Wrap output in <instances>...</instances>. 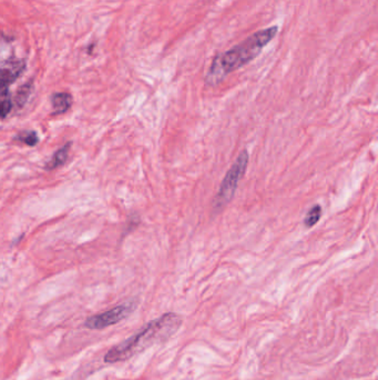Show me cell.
Here are the masks:
<instances>
[{
    "label": "cell",
    "mask_w": 378,
    "mask_h": 380,
    "mask_svg": "<svg viewBox=\"0 0 378 380\" xmlns=\"http://www.w3.org/2000/svg\"><path fill=\"white\" fill-rule=\"evenodd\" d=\"M182 325V317L175 312H167L158 319L150 321L143 330L127 341L111 348L105 357L106 363H113L128 361L139 352H143L155 343L169 341Z\"/></svg>",
    "instance_id": "1"
},
{
    "label": "cell",
    "mask_w": 378,
    "mask_h": 380,
    "mask_svg": "<svg viewBox=\"0 0 378 380\" xmlns=\"http://www.w3.org/2000/svg\"><path fill=\"white\" fill-rule=\"evenodd\" d=\"M277 26L263 29L251 35L244 41L226 51L224 54L219 55L212 64L209 74L206 77V83L212 86L217 85L228 75L251 63L252 60L255 59L261 54L263 48L277 36Z\"/></svg>",
    "instance_id": "2"
},
{
    "label": "cell",
    "mask_w": 378,
    "mask_h": 380,
    "mask_svg": "<svg viewBox=\"0 0 378 380\" xmlns=\"http://www.w3.org/2000/svg\"><path fill=\"white\" fill-rule=\"evenodd\" d=\"M248 166V151H243L237 157L233 166L226 173L223 180H222V184H221L217 196H215V202H213L215 210L219 211V210L223 209L226 205L231 202L233 197H235L239 182H240L243 176L246 175Z\"/></svg>",
    "instance_id": "3"
},
{
    "label": "cell",
    "mask_w": 378,
    "mask_h": 380,
    "mask_svg": "<svg viewBox=\"0 0 378 380\" xmlns=\"http://www.w3.org/2000/svg\"><path fill=\"white\" fill-rule=\"evenodd\" d=\"M135 308H136V303L128 301L126 304L115 307L112 310L88 318L85 326L89 330H103L106 327L112 326L123 321L124 318L130 315Z\"/></svg>",
    "instance_id": "4"
},
{
    "label": "cell",
    "mask_w": 378,
    "mask_h": 380,
    "mask_svg": "<svg viewBox=\"0 0 378 380\" xmlns=\"http://www.w3.org/2000/svg\"><path fill=\"white\" fill-rule=\"evenodd\" d=\"M25 70V63L23 60H7L0 65V88H7L12 85L18 77Z\"/></svg>",
    "instance_id": "5"
},
{
    "label": "cell",
    "mask_w": 378,
    "mask_h": 380,
    "mask_svg": "<svg viewBox=\"0 0 378 380\" xmlns=\"http://www.w3.org/2000/svg\"><path fill=\"white\" fill-rule=\"evenodd\" d=\"M51 105L54 115H61L72 105V97L67 93H57L51 97Z\"/></svg>",
    "instance_id": "6"
},
{
    "label": "cell",
    "mask_w": 378,
    "mask_h": 380,
    "mask_svg": "<svg viewBox=\"0 0 378 380\" xmlns=\"http://www.w3.org/2000/svg\"><path fill=\"white\" fill-rule=\"evenodd\" d=\"M70 142L66 144L63 147L60 148L59 151L54 153L52 158L47 162L46 165V169L47 171H54L56 168L60 167V166L65 164L66 160L68 159L69 151H70Z\"/></svg>",
    "instance_id": "7"
},
{
    "label": "cell",
    "mask_w": 378,
    "mask_h": 380,
    "mask_svg": "<svg viewBox=\"0 0 378 380\" xmlns=\"http://www.w3.org/2000/svg\"><path fill=\"white\" fill-rule=\"evenodd\" d=\"M12 97L7 88H0V117L5 118L12 111Z\"/></svg>",
    "instance_id": "8"
},
{
    "label": "cell",
    "mask_w": 378,
    "mask_h": 380,
    "mask_svg": "<svg viewBox=\"0 0 378 380\" xmlns=\"http://www.w3.org/2000/svg\"><path fill=\"white\" fill-rule=\"evenodd\" d=\"M323 210L322 207L319 205H315L313 207L310 208V211L306 213V217L304 219L305 227L312 228L321 220L322 217Z\"/></svg>",
    "instance_id": "9"
},
{
    "label": "cell",
    "mask_w": 378,
    "mask_h": 380,
    "mask_svg": "<svg viewBox=\"0 0 378 380\" xmlns=\"http://www.w3.org/2000/svg\"><path fill=\"white\" fill-rule=\"evenodd\" d=\"M16 138L28 146H34L38 142L37 133L34 131H25V133H19Z\"/></svg>",
    "instance_id": "10"
},
{
    "label": "cell",
    "mask_w": 378,
    "mask_h": 380,
    "mask_svg": "<svg viewBox=\"0 0 378 380\" xmlns=\"http://www.w3.org/2000/svg\"><path fill=\"white\" fill-rule=\"evenodd\" d=\"M29 93H30V86L26 85L18 91L17 97H16V102H17L18 106H23L25 104L26 100L28 98Z\"/></svg>",
    "instance_id": "11"
}]
</instances>
